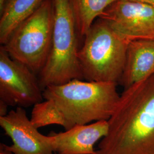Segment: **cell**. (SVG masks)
<instances>
[{
	"mask_svg": "<svg viewBox=\"0 0 154 154\" xmlns=\"http://www.w3.org/2000/svg\"><path fill=\"white\" fill-rule=\"evenodd\" d=\"M97 154H154V75L120 96Z\"/></svg>",
	"mask_w": 154,
	"mask_h": 154,
	"instance_id": "6da1fadb",
	"label": "cell"
},
{
	"mask_svg": "<svg viewBox=\"0 0 154 154\" xmlns=\"http://www.w3.org/2000/svg\"><path fill=\"white\" fill-rule=\"evenodd\" d=\"M118 83L74 79L43 90L44 99L53 100L66 119L65 130L75 125L108 121L114 112L120 96Z\"/></svg>",
	"mask_w": 154,
	"mask_h": 154,
	"instance_id": "7a4b0ae2",
	"label": "cell"
},
{
	"mask_svg": "<svg viewBox=\"0 0 154 154\" xmlns=\"http://www.w3.org/2000/svg\"><path fill=\"white\" fill-rule=\"evenodd\" d=\"M54 24L52 44L46 62L38 74L42 90L74 79L83 80L78 58L77 26L69 0H52Z\"/></svg>",
	"mask_w": 154,
	"mask_h": 154,
	"instance_id": "3957f363",
	"label": "cell"
},
{
	"mask_svg": "<svg viewBox=\"0 0 154 154\" xmlns=\"http://www.w3.org/2000/svg\"><path fill=\"white\" fill-rule=\"evenodd\" d=\"M85 38L78 51L83 79L119 84L130 41L116 33L104 20L94 23Z\"/></svg>",
	"mask_w": 154,
	"mask_h": 154,
	"instance_id": "277c9868",
	"label": "cell"
},
{
	"mask_svg": "<svg viewBox=\"0 0 154 154\" xmlns=\"http://www.w3.org/2000/svg\"><path fill=\"white\" fill-rule=\"evenodd\" d=\"M53 24L52 0H44L2 47L11 58L26 65L35 74H39L49 55Z\"/></svg>",
	"mask_w": 154,
	"mask_h": 154,
	"instance_id": "5b68a950",
	"label": "cell"
},
{
	"mask_svg": "<svg viewBox=\"0 0 154 154\" xmlns=\"http://www.w3.org/2000/svg\"><path fill=\"white\" fill-rule=\"evenodd\" d=\"M38 77L28 67L0 48V101L8 106L27 107L43 100Z\"/></svg>",
	"mask_w": 154,
	"mask_h": 154,
	"instance_id": "8992f818",
	"label": "cell"
},
{
	"mask_svg": "<svg viewBox=\"0 0 154 154\" xmlns=\"http://www.w3.org/2000/svg\"><path fill=\"white\" fill-rule=\"evenodd\" d=\"M105 22L129 41L154 39V7L134 0H118L101 17Z\"/></svg>",
	"mask_w": 154,
	"mask_h": 154,
	"instance_id": "52a82bcc",
	"label": "cell"
},
{
	"mask_svg": "<svg viewBox=\"0 0 154 154\" xmlns=\"http://www.w3.org/2000/svg\"><path fill=\"white\" fill-rule=\"evenodd\" d=\"M0 126L13 144H5L14 154H54L53 138L38 131L22 107H16L0 116Z\"/></svg>",
	"mask_w": 154,
	"mask_h": 154,
	"instance_id": "ba28073f",
	"label": "cell"
},
{
	"mask_svg": "<svg viewBox=\"0 0 154 154\" xmlns=\"http://www.w3.org/2000/svg\"><path fill=\"white\" fill-rule=\"evenodd\" d=\"M107 121L75 125L65 132L50 134L54 152L58 154H97L94 146L107 134Z\"/></svg>",
	"mask_w": 154,
	"mask_h": 154,
	"instance_id": "9c48e42d",
	"label": "cell"
},
{
	"mask_svg": "<svg viewBox=\"0 0 154 154\" xmlns=\"http://www.w3.org/2000/svg\"><path fill=\"white\" fill-rule=\"evenodd\" d=\"M154 75V39L131 41L125 70L119 84L124 89Z\"/></svg>",
	"mask_w": 154,
	"mask_h": 154,
	"instance_id": "30bf717a",
	"label": "cell"
},
{
	"mask_svg": "<svg viewBox=\"0 0 154 154\" xmlns=\"http://www.w3.org/2000/svg\"><path fill=\"white\" fill-rule=\"evenodd\" d=\"M44 0H6L1 11L0 42L5 45L14 31L38 8Z\"/></svg>",
	"mask_w": 154,
	"mask_h": 154,
	"instance_id": "8fae6325",
	"label": "cell"
},
{
	"mask_svg": "<svg viewBox=\"0 0 154 154\" xmlns=\"http://www.w3.org/2000/svg\"><path fill=\"white\" fill-rule=\"evenodd\" d=\"M75 21L77 32L85 37L95 19L102 17L110 6L118 0H69Z\"/></svg>",
	"mask_w": 154,
	"mask_h": 154,
	"instance_id": "7c38bea8",
	"label": "cell"
},
{
	"mask_svg": "<svg viewBox=\"0 0 154 154\" xmlns=\"http://www.w3.org/2000/svg\"><path fill=\"white\" fill-rule=\"evenodd\" d=\"M30 120L37 129L52 125L66 127L65 116L51 99H45L34 105Z\"/></svg>",
	"mask_w": 154,
	"mask_h": 154,
	"instance_id": "4fadbf2b",
	"label": "cell"
},
{
	"mask_svg": "<svg viewBox=\"0 0 154 154\" xmlns=\"http://www.w3.org/2000/svg\"><path fill=\"white\" fill-rule=\"evenodd\" d=\"M8 106L5 103L0 101V116H6L8 113Z\"/></svg>",
	"mask_w": 154,
	"mask_h": 154,
	"instance_id": "5bb4252c",
	"label": "cell"
},
{
	"mask_svg": "<svg viewBox=\"0 0 154 154\" xmlns=\"http://www.w3.org/2000/svg\"><path fill=\"white\" fill-rule=\"evenodd\" d=\"M0 154H14L11 152V151L8 150L5 146L4 144L1 143L0 145Z\"/></svg>",
	"mask_w": 154,
	"mask_h": 154,
	"instance_id": "9a60e30c",
	"label": "cell"
},
{
	"mask_svg": "<svg viewBox=\"0 0 154 154\" xmlns=\"http://www.w3.org/2000/svg\"><path fill=\"white\" fill-rule=\"evenodd\" d=\"M134 1H138L145 2L150 5L153 6L154 7V0H134Z\"/></svg>",
	"mask_w": 154,
	"mask_h": 154,
	"instance_id": "2e32d148",
	"label": "cell"
}]
</instances>
